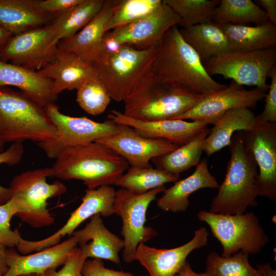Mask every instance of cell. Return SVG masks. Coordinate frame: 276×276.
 Wrapping results in <instances>:
<instances>
[{
    "label": "cell",
    "mask_w": 276,
    "mask_h": 276,
    "mask_svg": "<svg viewBox=\"0 0 276 276\" xmlns=\"http://www.w3.org/2000/svg\"><path fill=\"white\" fill-rule=\"evenodd\" d=\"M209 233L204 227L195 231L193 238L187 243L170 249H157L139 244L134 259L148 271L150 276H175L193 250L207 245Z\"/></svg>",
    "instance_id": "ac0fdd59"
},
{
    "label": "cell",
    "mask_w": 276,
    "mask_h": 276,
    "mask_svg": "<svg viewBox=\"0 0 276 276\" xmlns=\"http://www.w3.org/2000/svg\"><path fill=\"white\" fill-rule=\"evenodd\" d=\"M111 99L107 89L99 79L87 81L77 89V101L79 105L91 115L102 113Z\"/></svg>",
    "instance_id": "8d00e7d4"
},
{
    "label": "cell",
    "mask_w": 276,
    "mask_h": 276,
    "mask_svg": "<svg viewBox=\"0 0 276 276\" xmlns=\"http://www.w3.org/2000/svg\"><path fill=\"white\" fill-rule=\"evenodd\" d=\"M51 18L36 0H0V25L13 35L48 25Z\"/></svg>",
    "instance_id": "484cf974"
},
{
    "label": "cell",
    "mask_w": 276,
    "mask_h": 276,
    "mask_svg": "<svg viewBox=\"0 0 276 276\" xmlns=\"http://www.w3.org/2000/svg\"><path fill=\"white\" fill-rule=\"evenodd\" d=\"M184 40L197 53L204 63L231 50L221 26L213 21L179 30Z\"/></svg>",
    "instance_id": "83f0119b"
},
{
    "label": "cell",
    "mask_w": 276,
    "mask_h": 276,
    "mask_svg": "<svg viewBox=\"0 0 276 276\" xmlns=\"http://www.w3.org/2000/svg\"><path fill=\"white\" fill-rule=\"evenodd\" d=\"M81 276H82V274H81Z\"/></svg>",
    "instance_id": "f5cc1de1"
},
{
    "label": "cell",
    "mask_w": 276,
    "mask_h": 276,
    "mask_svg": "<svg viewBox=\"0 0 276 276\" xmlns=\"http://www.w3.org/2000/svg\"><path fill=\"white\" fill-rule=\"evenodd\" d=\"M6 246L0 244V276L4 275L8 269L6 262Z\"/></svg>",
    "instance_id": "c3c4849f"
},
{
    "label": "cell",
    "mask_w": 276,
    "mask_h": 276,
    "mask_svg": "<svg viewBox=\"0 0 276 276\" xmlns=\"http://www.w3.org/2000/svg\"><path fill=\"white\" fill-rule=\"evenodd\" d=\"M19 276H42V274H36V273H30V274L20 275H19Z\"/></svg>",
    "instance_id": "816d5d0a"
},
{
    "label": "cell",
    "mask_w": 276,
    "mask_h": 276,
    "mask_svg": "<svg viewBox=\"0 0 276 276\" xmlns=\"http://www.w3.org/2000/svg\"><path fill=\"white\" fill-rule=\"evenodd\" d=\"M259 169V196L276 200V123H265L257 117L254 127L238 131Z\"/></svg>",
    "instance_id": "4fadbf2b"
},
{
    "label": "cell",
    "mask_w": 276,
    "mask_h": 276,
    "mask_svg": "<svg viewBox=\"0 0 276 276\" xmlns=\"http://www.w3.org/2000/svg\"><path fill=\"white\" fill-rule=\"evenodd\" d=\"M257 2L263 7L268 21L276 26V1L259 0Z\"/></svg>",
    "instance_id": "f6af8a7d"
},
{
    "label": "cell",
    "mask_w": 276,
    "mask_h": 276,
    "mask_svg": "<svg viewBox=\"0 0 276 276\" xmlns=\"http://www.w3.org/2000/svg\"><path fill=\"white\" fill-rule=\"evenodd\" d=\"M57 130L53 139L38 145L51 158H55L67 148L83 145L111 136L119 129V124L108 119L98 122L85 117H74L62 113L54 103L44 107Z\"/></svg>",
    "instance_id": "30bf717a"
},
{
    "label": "cell",
    "mask_w": 276,
    "mask_h": 276,
    "mask_svg": "<svg viewBox=\"0 0 276 276\" xmlns=\"http://www.w3.org/2000/svg\"><path fill=\"white\" fill-rule=\"evenodd\" d=\"M234 50H265L276 47V26L269 21L254 26L220 25Z\"/></svg>",
    "instance_id": "f1b7e54d"
},
{
    "label": "cell",
    "mask_w": 276,
    "mask_h": 276,
    "mask_svg": "<svg viewBox=\"0 0 276 276\" xmlns=\"http://www.w3.org/2000/svg\"><path fill=\"white\" fill-rule=\"evenodd\" d=\"M228 147L231 158L224 179L212 199L209 212L241 214L246 212L248 207L258 205V166L238 131L233 135Z\"/></svg>",
    "instance_id": "277c9868"
},
{
    "label": "cell",
    "mask_w": 276,
    "mask_h": 276,
    "mask_svg": "<svg viewBox=\"0 0 276 276\" xmlns=\"http://www.w3.org/2000/svg\"><path fill=\"white\" fill-rule=\"evenodd\" d=\"M78 245L77 239L72 235L61 243L30 255H21L13 248H8L6 262L8 269L3 276L42 274L48 269H56L64 264Z\"/></svg>",
    "instance_id": "ffe728a7"
},
{
    "label": "cell",
    "mask_w": 276,
    "mask_h": 276,
    "mask_svg": "<svg viewBox=\"0 0 276 276\" xmlns=\"http://www.w3.org/2000/svg\"><path fill=\"white\" fill-rule=\"evenodd\" d=\"M179 177L164 170L153 168L152 166L145 168L130 167L114 185L134 194H142L165 186L167 183L175 182Z\"/></svg>",
    "instance_id": "1f68e13d"
},
{
    "label": "cell",
    "mask_w": 276,
    "mask_h": 276,
    "mask_svg": "<svg viewBox=\"0 0 276 276\" xmlns=\"http://www.w3.org/2000/svg\"><path fill=\"white\" fill-rule=\"evenodd\" d=\"M72 235L77 239L86 258L106 259L120 264L119 253L124 249V240L106 227L99 214L90 217L84 228L75 231Z\"/></svg>",
    "instance_id": "603a6c76"
},
{
    "label": "cell",
    "mask_w": 276,
    "mask_h": 276,
    "mask_svg": "<svg viewBox=\"0 0 276 276\" xmlns=\"http://www.w3.org/2000/svg\"><path fill=\"white\" fill-rule=\"evenodd\" d=\"M24 151L22 142L13 143L7 150L0 153V165L5 164L12 166L18 164L22 158ZM10 198L9 188L0 185V205L6 203Z\"/></svg>",
    "instance_id": "ab89813d"
},
{
    "label": "cell",
    "mask_w": 276,
    "mask_h": 276,
    "mask_svg": "<svg viewBox=\"0 0 276 276\" xmlns=\"http://www.w3.org/2000/svg\"><path fill=\"white\" fill-rule=\"evenodd\" d=\"M55 159L53 176L81 180L88 189L114 185L129 166L114 150L97 142L65 149Z\"/></svg>",
    "instance_id": "6da1fadb"
},
{
    "label": "cell",
    "mask_w": 276,
    "mask_h": 276,
    "mask_svg": "<svg viewBox=\"0 0 276 276\" xmlns=\"http://www.w3.org/2000/svg\"><path fill=\"white\" fill-rule=\"evenodd\" d=\"M180 21L177 14L163 1L147 15L108 32L121 44L143 50L157 47L167 31Z\"/></svg>",
    "instance_id": "2e32d148"
},
{
    "label": "cell",
    "mask_w": 276,
    "mask_h": 276,
    "mask_svg": "<svg viewBox=\"0 0 276 276\" xmlns=\"http://www.w3.org/2000/svg\"><path fill=\"white\" fill-rule=\"evenodd\" d=\"M266 93L267 90L258 87L247 90L232 80L228 86L203 95L194 106L175 119L203 121L213 124L232 109L255 108L265 97Z\"/></svg>",
    "instance_id": "9a60e30c"
},
{
    "label": "cell",
    "mask_w": 276,
    "mask_h": 276,
    "mask_svg": "<svg viewBox=\"0 0 276 276\" xmlns=\"http://www.w3.org/2000/svg\"><path fill=\"white\" fill-rule=\"evenodd\" d=\"M180 19L182 28L212 21L218 0H163Z\"/></svg>",
    "instance_id": "e575fe53"
},
{
    "label": "cell",
    "mask_w": 276,
    "mask_h": 276,
    "mask_svg": "<svg viewBox=\"0 0 276 276\" xmlns=\"http://www.w3.org/2000/svg\"><path fill=\"white\" fill-rule=\"evenodd\" d=\"M104 3V0H82L58 16L51 24L54 33L53 45L57 47L59 41L80 31L98 14Z\"/></svg>",
    "instance_id": "4dcf8cb0"
},
{
    "label": "cell",
    "mask_w": 276,
    "mask_h": 276,
    "mask_svg": "<svg viewBox=\"0 0 276 276\" xmlns=\"http://www.w3.org/2000/svg\"><path fill=\"white\" fill-rule=\"evenodd\" d=\"M198 219L209 226L221 243V256L228 257L242 251L248 255L260 252L269 242L258 217L252 212L223 214L201 211Z\"/></svg>",
    "instance_id": "ba28073f"
},
{
    "label": "cell",
    "mask_w": 276,
    "mask_h": 276,
    "mask_svg": "<svg viewBox=\"0 0 276 276\" xmlns=\"http://www.w3.org/2000/svg\"><path fill=\"white\" fill-rule=\"evenodd\" d=\"M256 119L257 116L247 108H235L227 111L217 120L210 129L204 142L203 151L208 155H211L228 146L235 132L251 129Z\"/></svg>",
    "instance_id": "4316f807"
},
{
    "label": "cell",
    "mask_w": 276,
    "mask_h": 276,
    "mask_svg": "<svg viewBox=\"0 0 276 276\" xmlns=\"http://www.w3.org/2000/svg\"><path fill=\"white\" fill-rule=\"evenodd\" d=\"M52 24L12 36L0 54L3 61L26 68L39 71L54 59L57 47L53 44Z\"/></svg>",
    "instance_id": "5bb4252c"
},
{
    "label": "cell",
    "mask_w": 276,
    "mask_h": 276,
    "mask_svg": "<svg viewBox=\"0 0 276 276\" xmlns=\"http://www.w3.org/2000/svg\"><path fill=\"white\" fill-rule=\"evenodd\" d=\"M256 268L260 271L262 276H276V270L271 267L269 263L258 264Z\"/></svg>",
    "instance_id": "681fc988"
},
{
    "label": "cell",
    "mask_w": 276,
    "mask_h": 276,
    "mask_svg": "<svg viewBox=\"0 0 276 276\" xmlns=\"http://www.w3.org/2000/svg\"><path fill=\"white\" fill-rule=\"evenodd\" d=\"M122 46V45L116 40L108 31L105 33L101 42L100 56L102 55H111L116 53L120 50Z\"/></svg>",
    "instance_id": "ee69618b"
},
{
    "label": "cell",
    "mask_w": 276,
    "mask_h": 276,
    "mask_svg": "<svg viewBox=\"0 0 276 276\" xmlns=\"http://www.w3.org/2000/svg\"><path fill=\"white\" fill-rule=\"evenodd\" d=\"M270 84L265 96V103L263 111L257 116V118L265 123H276V67L270 72Z\"/></svg>",
    "instance_id": "60d3db41"
},
{
    "label": "cell",
    "mask_w": 276,
    "mask_h": 276,
    "mask_svg": "<svg viewBox=\"0 0 276 276\" xmlns=\"http://www.w3.org/2000/svg\"><path fill=\"white\" fill-rule=\"evenodd\" d=\"M202 96L158 75L152 68L123 101V113L146 121L175 119L194 106Z\"/></svg>",
    "instance_id": "7a4b0ae2"
},
{
    "label": "cell",
    "mask_w": 276,
    "mask_h": 276,
    "mask_svg": "<svg viewBox=\"0 0 276 276\" xmlns=\"http://www.w3.org/2000/svg\"><path fill=\"white\" fill-rule=\"evenodd\" d=\"M157 47L138 50L122 45L116 53L101 55L93 64L111 99L124 101L152 68Z\"/></svg>",
    "instance_id": "8992f818"
},
{
    "label": "cell",
    "mask_w": 276,
    "mask_h": 276,
    "mask_svg": "<svg viewBox=\"0 0 276 276\" xmlns=\"http://www.w3.org/2000/svg\"><path fill=\"white\" fill-rule=\"evenodd\" d=\"M165 189L163 186L142 194H134L122 188L116 191L113 211L123 222L121 234L124 237L123 260L125 262L134 260L140 243H145L158 235L155 229L145 225L146 212L150 203Z\"/></svg>",
    "instance_id": "8fae6325"
},
{
    "label": "cell",
    "mask_w": 276,
    "mask_h": 276,
    "mask_svg": "<svg viewBox=\"0 0 276 276\" xmlns=\"http://www.w3.org/2000/svg\"><path fill=\"white\" fill-rule=\"evenodd\" d=\"M97 142L114 150L130 167L141 168L152 166L151 160L179 146L167 140L142 136L131 127L122 124H119V129L114 134Z\"/></svg>",
    "instance_id": "e0dca14e"
},
{
    "label": "cell",
    "mask_w": 276,
    "mask_h": 276,
    "mask_svg": "<svg viewBox=\"0 0 276 276\" xmlns=\"http://www.w3.org/2000/svg\"><path fill=\"white\" fill-rule=\"evenodd\" d=\"M152 68L158 75L201 95L226 86L208 74L198 55L183 39L177 26L168 30L158 44Z\"/></svg>",
    "instance_id": "3957f363"
},
{
    "label": "cell",
    "mask_w": 276,
    "mask_h": 276,
    "mask_svg": "<svg viewBox=\"0 0 276 276\" xmlns=\"http://www.w3.org/2000/svg\"><path fill=\"white\" fill-rule=\"evenodd\" d=\"M175 276H209L205 272L197 273L195 272L190 263L187 261L185 265Z\"/></svg>",
    "instance_id": "bcb514c9"
},
{
    "label": "cell",
    "mask_w": 276,
    "mask_h": 276,
    "mask_svg": "<svg viewBox=\"0 0 276 276\" xmlns=\"http://www.w3.org/2000/svg\"><path fill=\"white\" fill-rule=\"evenodd\" d=\"M219 183L210 172L208 160H201L194 172L189 176L176 181L163 192L157 201V205L162 210L173 213L186 211L190 204L189 197L194 192L203 188L216 189Z\"/></svg>",
    "instance_id": "d4e9b609"
},
{
    "label": "cell",
    "mask_w": 276,
    "mask_h": 276,
    "mask_svg": "<svg viewBox=\"0 0 276 276\" xmlns=\"http://www.w3.org/2000/svg\"><path fill=\"white\" fill-rule=\"evenodd\" d=\"M5 144V142L0 135V153L3 151V148L4 145Z\"/></svg>",
    "instance_id": "f907efd6"
},
{
    "label": "cell",
    "mask_w": 276,
    "mask_h": 276,
    "mask_svg": "<svg viewBox=\"0 0 276 276\" xmlns=\"http://www.w3.org/2000/svg\"><path fill=\"white\" fill-rule=\"evenodd\" d=\"M17 209L12 201L0 205V244L8 248H13L22 239L17 229L10 227L11 218L16 215Z\"/></svg>",
    "instance_id": "74e56055"
},
{
    "label": "cell",
    "mask_w": 276,
    "mask_h": 276,
    "mask_svg": "<svg viewBox=\"0 0 276 276\" xmlns=\"http://www.w3.org/2000/svg\"><path fill=\"white\" fill-rule=\"evenodd\" d=\"M57 134L44 107L21 92L0 87V135L5 143H42Z\"/></svg>",
    "instance_id": "5b68a950"
},
{
    "label": "cell",
    "mask_w": 276,
    "mask_h": 276,
    "mask_svg": "<svg viewBox=\"0 0 276 276\" xmlns=\"http://www.w3.org/2000/svg\"><path fill=\"white\" fill-rule=\"evenodd\" d=\"M37 71L52 80V93L56 97L64 90H77L86 81L99 79L91 63L58 48L53 60Z\"/></svg>",
    "instance_id": "44dd1931"
},
{
    "label": "cell",
    "mask_w": 276,
    "mask_h": 276,
    "mask_svg": "<svg viewBox=\"0 0 276 276\" xmlns=\"http://www.w3.org/2000/svg\"><path fill=\"white\" fill-rule=\"evenodd\" d=\"M82 0H42L37 1L39 9L44 12L57 17L74 7Z\"/></svg>",
    "instance_id": "7bdbcfd3"
},
{
    "label": "cell",
    "mask_w": 276,
    "mask_h": 276,
    "mask_svg": "<svg viewBox=\"0 0 276 276\" xmlns=\"http://www.w3.org/2000/svg\"><path fill=\"white\" fill-rule=\"evenodd\" d=\"M209 132L210 129L205 127L190 141L152 161L156 168L179 176L180 173L199 164L204 142Z\"/></svg>",
    "instance_id": "f546056e"
},
{
    "label": "cell",
    "mask_w": 276,
    "mask_h": 276,
    "mask_svg": "<svg viewBox=\"0 0 276 276\" xmlns=\"http://www.w3.org/2000/svg\"><path fill=\"white\" fill-rule=\"evenodd\" d=\"M116 1H104L98 14L74 36L59 41L57 48L73 52L91 64L101 54V45Z\"/></svg>",
    "instance_id": "7402d4cb"
},
{
    "label": "cell",
    "mask_w": 276,
    "mask_h": 276,
    "mask_svg": "<svg viewBox=\"0 0 276 276\" xmlns=\"http://www.w3.org/2000/svg\"><path fill=\"white\" fill-rule=\"evenodd\" d=\"M13 34L0 25V54Z\"/></svg>",
    "instance_id": "7dc6e473"
},
{
    "label": "cell",
    "mask_w": 276,
    "mask_h": 276,
    "mask_svg": "<svg viewBox=\"0 0 276 276\" xmlns=\"http://www.w3.org/2000/svg\"><path fill=\"white\" fill-rule=\"evenodd\" d=\"M107 118L118 124L131 127L142 136L165 139L179 146L191 140L209 124L206 121L189 122L180 119L142 121L127 117L116 110H110Z\"/></svg>",
    "instance_id": "d6986e66"
},
{
    "label": "cell",
    "mask_w": 276,
    "mask_h": 276,
    "mask_svg": "<svg viewBox=\"0 0 276 276\" xmlns=\"http://www.w3.org/2000/svg\"><path fill=\"white\" fill-rule=\"evenodd\" d=\"M51 176V167L29 170L15 176L8 188L10 199L17 210L15 216L35 228L54 223L55 218L48 210L47 201L67 190L66 186L59 181L49 183L47 179Z\"/></svg>",
    "instance_id": "52a82bcc"
},
{
    "label": "cell",
    "mask_w": 276,
    "mask_h": 276,
    "mask_svg": "<svg viewBox=\"0 0 276 276\" xmlns=\"http://www.w3.org/2000/svg\"><path fill=\"white\" fill-rule=\"evenodd\" d=\"M116 191L110 185H103L96 189L85 190L82 203L73 211L64 225L52 235L38 241L22 239L16 246L22 255L39 251L60 243L65 236H71L83 221L99 214L106 217L114 214L113 205Z\"/></svg>",
    "instance_id": "7c38bea8"
},
{
    "label": "cell",
    "mask_w": 276,
    "mask_h": 276,
    "mask_svg": "<svg viewBox=\"0 0 276 276\" xmlns=\"http://www.w3.org/2000/svg\"><path fill=\"white\" fill-rule=\"evenodd\" d=\"M162 3V0L116 1L106 26L107 32L142 18L157 9Z\"/></svg>",
    "instance_id": "d590c367"
},
{
    "label": "cell",
    "mask_w": 276,
    "mask_h": 276,
    "mask_svg": "<svg viewBox=\"0 0 276 276\" xmlns=\"http://www.w3.org/2000/svg\"><path fill=\"white\" fill-rule=\"evenodd\" d=\"M212 21L219 25L249 22L258 25L268 19L264 10L251 0H221Z\"/></svg>",
    "instance_id": "d6a6232c"
},
{
    "label": "cell",
    "mask_w": 276,
    "mask_h": 276,
    "mask_svg": "<svg viewBox=\"0 0 276 276\" xmlns=\"http://www.w3.org/2000/svg\"><path fill=\"white\" fill-rule=\"evenodd\" d=\"M87 259L80 247H76L59 270L49 269L43 273L42 276H81L83 265Z\"/></svg>",
    "instance_id": "f35d334b"
},
{
    "label": "cell",
    "mask_w": 276,
    "mask_h": 276,
    "mask_svg": "<svg viewBox=\"0 0 276 276\" xmlns=\"http://www.w3.org/2000/svg\"><path fill=\"white\" fill-rule=\"evenodd\" d=\"M276 48L256 50H231L203 63L208 74L231 79L242 86L268 90L267 79L275 66Z\"/></svg>",
    "instance_id": "9c48e42d"
},
{
    "label": "cell",
    "mask_w": 276,
    "mask_h": 276,
    "mask_svg": "<svg viewBox=\"0 0 276 276\" xmlns=\"http://www.w3.org/2000/svg\"><path fill=\"white\" fill-rule=\"evenodd\" d=\"M82 276H133L129 272L115 270L105 267L101 259L86 260L82 269Z\"/></svg>",
    "instance_id": "b9f144b4"
},
{
    "label": "cell",
    "mask_w": 276,
    "mask_h": 276,
    "mask_svg": "<svg viewBox=\"0 0 276 276\" xmlns=\"http://www.w3.org/2000/svg\"><path fill=\"white\" fill-rule=\"evenodd\" d=\"M249 255L239 251L231 256L224 257L214 251L206 258L205 272L209 276H262L248 260Z\"/></svg>",
    "instance_id": "836d02e7"
},
{
    "label": "cell",
    "mask_w": 276,
    "mask_h": 276,
    "mask_svg": "<svg viewBox=\"0 0 276 276\" xmlns=\"http://www.w3.org/2000/svg\"><path fill=\"white\" fill-rule=\"evenodd\" d=\"M13 86L25 95L45 107L56 100L52 93V81L38 71L8 63L0 60V87Z\"/></svg>",
    "instance_id": "cb8c5ba5"
}]
</instances>
